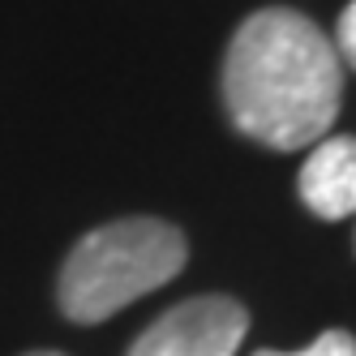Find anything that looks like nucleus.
I'll use <instances>...</instances> for the list:
<instances>
[{
    "instance_id": "f257e3e1",
    "label": "nucleus",
    "mask_w": 356,
    "mask_h": 356,
    "mask_svg": "<svg viewBox=\"0 0 356 356\" xmlns=\"http://www.w3.org/2000/svg\"><path fill=\"white\" fill-rule=\"evenodd\" d=\"M343 99V65L318 22L296 9L249 13L223 56L232 124L270 150H300L330 134Z\"/></svg>"
},
{
    "instance_id": "f03ea898",
    "label": "nucleus",
    "mask_w": 356,
    "mask_h": 356,
    "mask_svg": "<svg viewBox=\"0 0 356 356\" xmlns=\"http://www.w3.org/2000/svg\"><path fill=\"white\" fill-rule=\"evenodd\" d=\"M189 262V241L176 223L129 215L86 232L69 249L56 279V305L69 322H108L124 305L172 284Z\"/></svg>"
},
{
    "instance_id": "7ed1b4c3",
    "label": "nucleus",
    "mask_w": 356,
    "mask_h": 356,
    "mask_svg": "<svg viewBox=\"0 0 356 356\" xmlns=\"http://www.w3.org/2000/svg\"><path fill=\"white\" fill-rule=\"evenodd\" d=\"M249 330L245 305L232 296H193L159 314L124 356H236Z\"/></svg>"
},
{
    "instance_id": "20e7f679",
    "label": "nucleus",
    "mask_w": 356,
    "mask_h": 356,
    "mask_svg": "<svg viewBox=\"0 0 356 356\" xmlns=\"http://www.w3.org/2000/svg\"><path fill=\"white\" fill-rule=\"evenodd\" d=\"M300 202L318 219H352L356 215V138L326 134L314 142L309 159L300 168Z\"/></svg>"
},
{
    "instance_id": "39448f33",
    "label": "nucleus",
    "mask_w": 356,
    "mask_h": 356,
    "mask_svg": "<svg viewBox=\"0 0 356 356\" xmlns=\"http://www.w3.org/2000/svg\"><path fill=\"white\" fill-rule=\"evenodd\" d=\"M253 356H356V339L348 330H322V335L300 348V352H275V348H258Z\"/></svg>"
},
{
    "instance_id": "423d86ee",
    "label": "nucleus",
    "mask_w": 356,
    "mask_h": 356,
    "mask_svg": "<svg viewBox=\"0 0 356 356\" xmlns=\"http://www.w3.org/2000/svg\"><path fill=\"white\" fill-rule=\"evenodd\" d=\"M335 56H339V65H352L356 69V0L339 13V26H335Z\"/></svg>"
},
{
    "instance_id": "0eeeda50",
    "label": "nucleus",
    "mask_w": 356,
    "mask_h": 356,
    "mask_svg": "<svg viewBox=\"0 0 356 356\" xmlns=\"http://www.w3.org/2000/svg\"><path fill=\"white\" fill-rule=\"evenodd\" d=\"M26 356H65V352H26Z\"/></svg>"
}]
</instances>
